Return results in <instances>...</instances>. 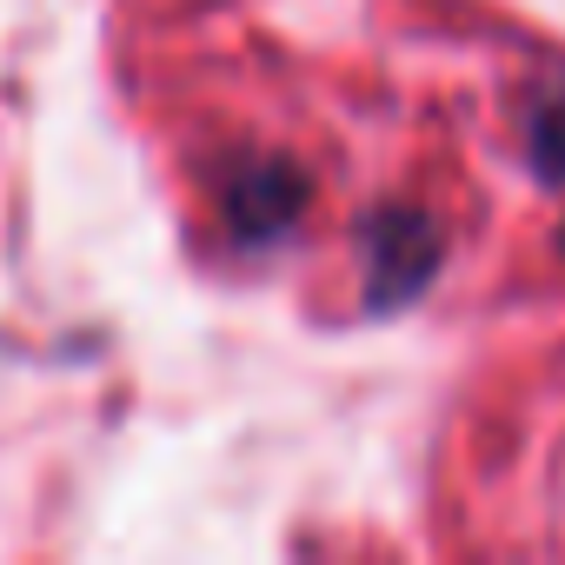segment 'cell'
Here are the masks:
<instances>
[{"mask_svg": "<svg viewBox=\"0 0 565 565\" xmlns=\"http://www.w3.org/2000/svg\"><path fill=\"white\" fill-rule=\"evenodd\" d=\"M233 193H239V200H233V220L253 226V233H259V226H279V220L300 206V180H294V173H246Z\"/></svg>", "mask_w": 565, "mask_h": 565, "instance_id": "cell-1", "label": "cell"}]
</instances>
